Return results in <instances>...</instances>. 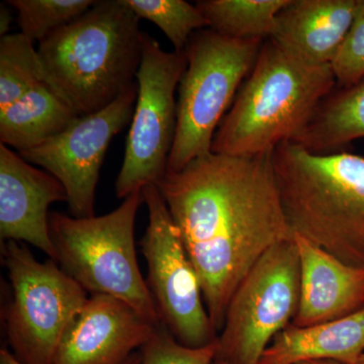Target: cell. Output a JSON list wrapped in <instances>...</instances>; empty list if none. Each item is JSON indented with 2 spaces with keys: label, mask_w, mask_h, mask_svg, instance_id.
<instances>
[{
  "label": "cell",
  "mask_w": 364,
  "mask_h": 364,
  "mask_svg": "<svg viewBox=\"0 0 364 364\" xmlns=\"http://www.w3.org/2000/svg\"><path fill=\"white\" fill-rule=\"evenodd\" d=\"M156 186L202 287L215 331L249 270L270 248L293 240L272 165L256 156L210 153Z\"/></svg>",
  "instance_id": "6da1fadb"
},
{
  "label": "cell",
  "mask_w": 364,
  "mask_h": 364,
  "mask_svg": "<svg viewBox=\"0 0 364 364\" xmlns=\"http://www.w3.org/2000/svg\"><path fill=\"white\" fill-rule=\"evenodd\" d=\"M140 18L126 0H98L40 43L47 83L78 117L105 109L136 82Z\"/></svg>",
  "instance_id": "7a4b0ae2"
},
{
  "label": "cell",
  "mask_w": 364,
  "mask_h": 364,
  "mask_svg": "<svg viewBox=\"0 0 364 364\" xmlns=\"http://www.w3.org/2000/svg\"><path fill=\"white\" fill-rule=\"evenodd\" d=\"M272 165L293 234L364 267V157L315 154L289 141L273 150Z\"/></svg>",
  "instance_id": "3957f363"
},
{
  "label": "cell",
  "mask_w": 364,
  "mask_h": 364,
  "mask_svg": "<svg viewBox=\"0 0 364 364\" xmlns=\"http://www.w3.org/2000/svg\"><path fill=\"white\" fill-rule=\"evenodd\" d=\"M336 86L331 65H309L265 40L215 132L212 152L256 156L293 142Z\"/></svg>",
  "instance_id": "277c9868"
},
{
  "label": "cell",
  "mask_w": 364,
  "mask_h": 364,
  "mask_svg": "<svg viewBox=\"0 0 364 364\" xmlns=\"http://www.w3.org/2000/svg\"><path fill=\"white\" fill-rule=\"evenodd\" d=\"M142 203L140 191L98 217L51 213L50 235L59 267L87 293L121 299L150 322L161 325L136 259L135 223Z\"/></svg>",
  "instance_id": "5b68a950"
},
{
  "label": "cell",
  "mask_w": 364,
  "mask_h": 364,
  "mask_svg": "<svg viewBox=\"0 0 364 364\" xmlns=\"http://www.w3.org/2000/svg\"><path fill=\"white\" fill-rule=\"evenodd\" d=\"M264 40H236L210 28L193 33L178 85L177 124L167 172L212 153L215 132L252 70Z\"/></svg>",
  "instance_id": "8992f818"
},
{
  "label": "cell",
  "mask_w": 364,
  "mask_h": 364,
  "mask_svg": "<svg viewBox=\"0 0 364 364\" xmlns=\"http://www.w3.org/2000/svg\"><path fill=\"white\" fill-rule=\"evenodd\" d=\"M2 259L13 293L6 312L11 353L21 364H54L64 334L87 301V291L54 260L40 262L20 242H4Z\"/></svg>",
  "instance_id": "52a82bcc"
},
{
  "label": "cell",
  "mask_w": 364,
  "mask_h": 364,
  "mask_svg": "<svg viewBox=\"0 0 364 364\" xmlns=\"http://www.w3.org/2000/svg\"><path fill=\"white\" fill-rule=\"evenodd\" d=\"M301 265L293 240L270 248L249 270L230 301L215 360L258 364L269 342L299 308Z\"/></svg>",
  "instance_id": "ba28073f"
},
{
  "label": "cell",
  "mask_w": 364,
  "mask_h": 364,
  "mask_svg": "<svg viewBox=\"0 0 364 364\" xmlns=\"http://www.w3.org/2000/svg\"><path fill=\"white\" fill-rule=\"evenodd\" d=\"M188 65L186 51L166 52L143 33L142 58L136 73L138 97L116 181L119 198L156 184L168 166L176 139V92Z\"/></svg>",
  "instance_id": "9c48e42d"
},
{
  "label": "cell",
  "mask_w": 364,
  "mask_h": 364,
  "mask_svg": "<svg viewBox=\"0 0 364 364\" xmlns=\"http://www.w3.org/2000/svg\"><path fill=\"white\" fill-rule=\"evenodd\" d=\"M142 196L148 226L140 246L147 262L146 282L160 324L184 346L200 348L214 343L218 332L168 208L156 184L144 188Z\"/></svg>",
  "instance_id": "30bf717a"
},
{
  "label": "cell",
  "mask_w": 364,
  "mask_h": 364,
  "mask_svg": "<svg viewBox=\"0 0 364 364\" xmlns=\"http://www.w3.org/2000/svg\"><path fill=\"white\" fill-rule=\"evenodd\" d=\"M138 90L136 82L105 109L78 117L39 147L18 153L63 184L72 217L95 215V191L105 154L114 136L132 122Z\"/></svg>",
  "instance_id": "8fae6325"
},
{
  "label": "cell",
  "mask_w": 364,
  "mask_h": 364,
  "mask_svg": "<svg viewBox=\"0 0 364 364\" xmlns=\"http://www.w3.org/2000/svg\"><path fill=\"white\" fill-rule=\"evenodd\" d=\"M159 326L121 299L91 294L64 334L54 364H124Z\"/></svg>",
  "instance_id": "7c38bea8"
},
{
  "label": "cell",
  "mask_w": 364,
  "mask_h": 364,
  "mask_svg": "<svg viewBox=\"0 0 364 364\" xmlns=\"http://www.w3.org/2000/svg\"><path fill=\"white\" fill-rule=\"evenodd\" d=\"M58 202H67L63 184L0 144L1 241L26 242L57 262L48 210Z\"/></svg>",
  "instance_id": "4fadbf2b"
},
{
  "label": "cell",
  "mask_w": 364,
  "mask_h": 364,
  "mask_svg": "<svg viewBox=\"0 0 364 364\" xmlns=\"http://www.w3.org/2000/svg\"><path fill=\"white\" fill-rule=\"evenodd\" d=\"M294 241L301 265V294L291 324L311 327L363 308L364 267L345 264L298 234Z\"/></svg>",
  "instance_id": "5bb4252c"
},
{
  "label": "cell",
  "mask_w": 364,
  "mask_h": 364,
  "mask_svg": "<svg viewBox=\"0 0 364 364\" xmlns=\"http://www.w3.org/2000/svg\"><path fill=\"white\" fill-rule=\"evenodd\" d=\"M358 4L359 0H289L269 39L309 65H332Z\"/></svg>",
  "instance_id": "9a60e30c"
},
{
  "label": "cell",
  "mask_w": 364,
  "mask_h": 364,
  "mask_svg": "<svg viewBox=\"0 0 364 364\" xmlns=\"http://www.w3.org/2000/svg\"><path fill=\"white\" fill-rule=\"evenodd\" d=\"M364 353V306L347 317L311 327L293 324L279 332L258 364L335 360L356 364Z\"/></svg>",
  "instance_id": "2e32d148"
},
{
  "label": "cell",
  "mask_w": 364,
  "mask_h": 364,
  "mask_svg": "<svg viewBox=\"0 0 364 364\" xmlns=\"http://www.w3.org/2000/svg\"><path fill=\"white\" fill-rule=\"evenodd\" d=\"M54 88L42 82L0 109V144L18 153L39 147L77 119Z\"/></svg>",
  "instance_id": "e0dca14e"
},
{
  "label": "cell",
  "mask_w": 364,
  "mask_h": 364,
  "mask_svg": "<svg viewBox=\"0 0 364 364\" xmlns=\"http://www.w3.org/2000/svg\"><path fill=\"white\" fill-rule=\"evenodd\" d=\"M361 138H364V78L349 87L335 88L293 142L315 154H331Z\"/></svg>",
  "instance_id": "ac0fdd59"
},
{
  "label": "cell",
  "mask_w": 364,
  "mask_h": 364,
  "mask_svg": "<svg viewBox=\"0 0 364 364\" xmlns=\"http://www.w3.org/2000/svg\"><path fill=\"white\" fill-rule=\"evenodd\" d=\"M289 0H200L196 4L208 28L236 40H267Z\"/></svg>",
  "instance_id": "d6986e66"
},
{
  "label": "cell",
  "mask_w": 364,
  "mask_h": 364,
  "mask_svg": "<svg viewBox=\"0 0 364 364\" xmlns=\"http://www.w3.org/2000/svg\"><path fill=\"white\" fill-rule=\"evenodd\" d=\"M47 82L39 52L23 33H7L0 39V109L28 90Z\"/></svg>",
  "instance_id": "ffe728a7"
},
{
  "label": "cell",
  "mask_w": 364,
  "mask_h": 364,
  "mask_svg": "<svg viewBox=\"0 0 364 364\" xmlns=\"http://www.w3.org/2000/svg\"><path fill=\"white\" fill-rule=\"evenodd\" d=\"M138 18L152 21L168 38L174 51L184 52L193 33L208 28L198 6L184 0H126Z\"/></svg>",
  "instance_id": "44dd1931"
},
{
  "label": "cell",
  "mask_w": 364,
  "mask_h": 364,
  "mask_svg": "<svg viewBox=\"0 0 364 364\" xmlns=\"http://www.w3.org/2000/svg\"><path fill=\"white\" fill-rule=\"evenodd\" d=\"M92 0H9L18 11L21 33L33 43H42L53 33L87 11Z\"/></svg>",
  "instance_id": "7402d4cb"
},
{
  "label": "cell",
  "mask_w": 364,
  "mask_h": 364,
  "mask_svg": "<svg viewBox=\"0 0 364 364\" xmlns=\"http://www.w3.org/2000/svg\"><path fill=\"white\" fill-rule=\"evenodd\" d=\"M218 352V340L200 348L184 346L162 325L152 339L141 349V364H213Z\"/></svg>",
  "instance_id": "603a6c76"
},
{
  "label": "cell",
  "mask_w": 364,
  "mask_h": 364,
  "mask_svg": "<svg viewBox=\"0 0 364 364\" xmlns=\"http://www.w3.org/2000/svg\"><path fill=\"white\" fill-rule=\"evenodd\" d=\"M331 66L336 87H349L364 78V0H359L350 30Z\"/></svg>",
  "instance_id": "cb8c5ba5"
},
{
  "label": "cell",
  "mask_w": 364,
  "mask_h": 364,
  "mask_svg": "<svg viewBox=\"0 0 364 364\" xmlns=\"http://www.w3.org/2000/svg\"><path fill=\"white\" fill-rule=\"evenodd\" d=\"M142 363V354L140 352H135L128 360L124 364H141ZM0 364H21L18 363V359L14 358L13 353L7 350V349H2L0 351Z\"/></svg>",
  "instance_id": "d4e9b609"
},
{
  "label": "cell",
  "mask_w": 364,
  "mask_h": 364,
  "mask_svg": "<svg viewBox=\"0 0 364 364\" xmlns=\"http://www.w3.org/2000/svg\"><path fill=\"white\" fill-rule=\"evenodd\" d=\"M13 21L14 18L11 16V11L7 9L6 6L1 4L0 6V36L1 37L7 35Z\"/></svg>",
  "instance_id": "484cf974"
},
{
  "label": "cell",
  "mask_w": 364,
  "mask_h": 364,
  "mask_svg": "<svg viewBox=\"0 0 364 364\" xmlns=\"http://www.w3.org/2000/svg\"><path fill=\"white\" fill-rule=\"evenodd\" d=\"M298 364H344L335 360H308Z\"/></svg>",
  "instance_id": "4316f807"
},
{
  "label": "cell",
  "mask_w": 364,
  "mask_h": 364,
  "mask_svg": "<svg viewBox=\"0 0 364 364\" xmlns=\"http://www.w3.org/2000/svg\"><path fill=\"white\" fill-rule=\"evenodd\" d=\"M356 364H364V353L360 356V358L358 359V363Z\"/></svg>",
  "instance_id": "83f0119b"
},
{
  "label": "cell",
  "mask_w": 364,
  "mask_h": 364,
  "mask_svg": "<svg viewBox=\"0 0 364 364\" xmlns=\"http://www.w3.org/2000/svg\"><path fill=\"white\" fill-rule=\"evenodd\" d=\"M213 364H229V363H224V361L215 360V361H214V363H213Z\"/></svg>",
  "instance_id": "f1b7e54d"
}]
</instances>
